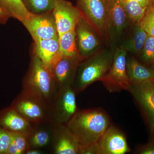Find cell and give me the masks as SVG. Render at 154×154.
<instances>
[{"label": "cell", "instance_id": "obj_1", "mask_svg": "<svg viewBox=\"0 0 154 154\" xmlns=\"http://www.w3.org/2000/svg\"><path fill=\"white\" fill-rule=\"evenodd\" d=\"M66 125L78 140L80 150L96 143L110 125V121L102 109H78Z\"/></svg>", "mask_w": 154, "mask_h": 154}, {"label": "cell", "instance_id": "obj_2", "mask_svg": "<svg viewBox=\"0 0 154 154\" xmlns=\"http://www.w3.org/2000/svg\"><path fill=\"white\" fill-rule=\"evenodd\" d=\"M115 48H102L80 63L72 87L76 94L82 92L91 84L100 81L110 69Z\"/></svg>", "mask_w": 154, "mask_h": 154}, {"label": "cell", "instance_id": "obj_3", "mask_svg": "<svg viewBox=\"0 0 154 154\" xmlns=\"http://www.w3.org/2000/svg\"><path fill=\"white\" fill-rule=\"evenodd\" d=\"M22 86V90L38 96L51 106L58 92L51 70L34 53Z\"/></svg>", "mask_w": 154, "mask_h": 154}, {"label": "cell", "instance_id": "obj_4", "mask_svg": "<svg viewBox=\"0 0 154 154\" xmlns=\"http://www.w3.org/2000/svg\"><path fill=\"white\" fill-rule=\"evenodd\" d=\"M11 107L35 125L51 122V106L38 96L23 90Z\"/></svg>", "mask_w": 154, "mask_h": 154}, {"label": "cell", "instance_id": "obj_5", "mask_svg": "<svg viewBox=\"0 0 154 154\" xmlns=\"http://www.w3.org/2000/svg\"><path fill=\"white\" fill-rule=\"evenodd\" d=\"M132 24L120 0H107V26L110 46H117Z\"/></svg>", "mask_w": 154, "mask_h": 154}, {"label": "cell", "instance_id": "obj_6", "mask_svg": "<svg viewBox=\"0 0 154 154\" xmlns=\"http://www.w3.org/2000/svg\"><path fill=\"white\" fill-rule=\"evenodd\" d=\"M127 54L126 51L116 46L111 66L100 80V82L110 93L129 91L131 85L126 70Z\"/></svg>", "mask_w": 154, "mask_h": 154}, {"label": "cell", "instance_id": "obj_7", "mask_svg": "<svg viewBox=\"0 0 154 154\" xmlns=\"http://www.w3.org/2000/svg\"><path fill=\"white\" fill-rule=\"evenodd\" d=\"M82 16L108 43L107 26V0H76Z\"/></svg>", "mask_w": 154, "mask_h": 154}, {"label": "cell", "instance_id": "obj_8", "mask_svg": "<svg viewBox=\"0 0 154 154\" xmlns=\"http://www.w3.org/2000/svg\"><path fill=\"white\" fill-rule=\"evenodd\" d=\"M78 53L84 60L102 48V37L95 28L82 16L75 28Z\"/></svg>", "mask_w": 154, "mask_h": 154}, {"label": "cell", "instance_id": "obj_9", "mask_svg": "<svg viewBox=\"0 0 154 154\" xmlns=\"http://www.w3.org/2000/svg\"><path fill=\"white\" fill-rule=\"evenodd\" d=\"M75 92L70 87L58 91L51 105V122L54 125L66 124L76 113Z\"/></svg>", "mask_w": 154, "mask_h": 154}, {"label": "cell", "instance_id": "obj_10", "mask_svg": "<svg viewBox=\"0 0 154 154\" xmlns=\"http://www.w3.org/2000/svg\"><path fill=\"white\" fill-rule=\"evenodd\" d=\"M22 23L33 40L50 39L58 36L52 11L40 14L30 12Z\"/></svg>", "mask_w": 154, "mask_h": 154}, {"label": "cell", "instance_id": "obj_11", "mask_svg": "<svg viewBox=\"0 0 154 154\" xmlns=\"http://www.w3.org/2000/svg\"><path fill=\"white\" fill-rule=\"evenodd\" d=\"M52 12L58 36L75 29L82 16L76 6L67 0H54Z\"/></svg>", "mask_w": 154, "mask_h": 154}, {"label": "cell", "instance_id": "obj_12", "mask_svg": "<svg viewBox=\"0 0 154 154\" xmlns=\"http://www.w3.org/2000/svg\"><path fill=\"white\" fill-rule=\"evenodd\" d=\"M82 61L80 57H61L54 63L51 71L58 91L72 87L78 66Z\"/></svg>", "mask_w": 154, "mask_h": 154}, {"label": "cell", "instance_id": "obj_13", "mask_svg": "<svg viewBox=\"0 0 154 154\" xmlns=\"http://www.w3.org/2000/svg\"><path fill=\"white\" fill-rule=\"evenodd\" d=\"M128 91L143 111L152 130L154 128V81L131 84Z\"/></svg>", "mask_w": 154, "mask_h": 154}, {"label": "cell", "instance_id": "obj_14", "mask_svg": "<svg viewBox=\"0 0 154 154\" xmlns=\"http://www.w3.org/2000/svg\"><path fill=\"white\" fill-rule=\"evenodd\" d=\"M96 144L99 154H124L130 151L124 134L112 125H109Z\"/></svg>", "mask_w": 154, "mask_h": 154}, {"label": "cell", "instance_id": "obj_15", "mask_svg": "<svg viewBox=\"0 0 154 154\" xmlns=\"http://www.w3.org/2000/svg\"><path fill=\"white\" fill-rule=\"evenodd\" d=\"M51 153L79 154L80 146L78 140L66 124L54 125Z\"/></svg>", "mask_w": 154, "mask_h": 154}, {"label": "cell", "instance_id": "obj_16", "mask_svg": "<svg viewBox=\"0 0 154 154\" xmlns=\"http://www.w3.org/2000/svg\"><path fill=\"white\" fill-rule=\"evenodd\" d=\"M36 125L11 107L0 113V127L13 133L30 134Z\"/></svg>", "mask_w": 154, "mask_h": 154}, {"label": "cell", "instance_id": "obj_17", "mask_svg": "<svg viewBox=\"0 0 154 154\" xmlns=\"http://www.w3.org/2000/svg\"><path fill=\"white\" fill-rule=\"evenodd\" d=\"M58 36L50 39L34 40L33 53L51 70L58 60L61 57L60 52Z\"/></svg>", "mask_w": 154, "mask_h": 154}, {"label": "cell", "instance_id": "obj_18", "mask_svg": "<svg viewBox=\"0 0 154 154\" xmlns=\"http://www.w3.org/2000/svg\"><path fill=\"white\" fill-rule=\"evenodd\" d=\"M148 34L139 23L132 24L126 35L117 46L127 53L139 55Z\"/></svg>", "mask_w": 154, "mask_h": 154}, {"label": "cell", "instance_id": "obj_19", "mask_svg": "<svg viewBox=\"0 0 154 154\" xmlns=\"http://www.w3.org/2000/svg\"><path fill=\"white\" fill-rule=\"evenodd\" d=\"M126 70L130 85L154 81V69L144 65L133 56H127Z\"/></svg>", "mask_w": 154, "mask_h": 154}, {"label": "cell", "instance_id": "obj_20", "mask_svg": "<svg viewBox=\"0 0 154 154\" xmlns=\"http://www.w3.org/2000/svg\"><path fill=\"white\" fill-rule=\"evenodd\" d=\"M54 126L51 122L36 125L29 135V149L42 150L48 146L51 147Z\"/></svg>", "mask_w": 154, "mask_h": 154}, {"label": "cell", "instance_id": "obj_21", "mask_svg": "<svg viewBox=\"0 0 154 154\" xmlns=\"http://www.w3.org/2000/svg\"><path fill=\"white\" fill-rule=\"evenodd\" d=\"M0 8L9 18L14 17L22 23L30 13L23 0H0Z\"/></svg>", "mask_w": 154, "mask_h": 154}, {"label": "cell", "instance_id": "obj_22", "mask_svg": "<svg viewBox=\"0 0 154 154\" xmlns=\"http://www.w3.org/2000/svg\"><path fill=\"white\" fill-rule=\"evenodd\" d=\"M58 42L61 57H80L77 50L75 29L59 36Z\"/></svg>", "mask_w": 154, "mask_h": 154}, {"label": "cell", "instance_id": "obj_23", "mask_svg": "<svg viewBox=\"0 0 154 154\" xmlns=\"http://www.w3.org/2000/svg\"><path fill=\"white\" fill-rule=\"evenodd\" d=\"M127 15L133 24L139 23L145 14L146 8H143L136 0H120Z\"/></svg>", "mask_w": 154, "mask_h": 154}, {"label": "cell", "instance_id": "obj_24", "mask_svg": "<svg viewBox=\"0 0 154 154\" xmlns=\"http://www.w3.org/2000/svg\"><path fill=\"white\" fill-rule=\"evenodd\" d=\"M30 134L14 133L6 154H25L29 148L28 140Z\"/></svg>", "mask_w": 154, "mask_h": 154}, {"label": "cell", "instance_id": "obj_25", "mask_svg": "<svg viewBox=\"0 0 154 154\" xmlns=\"http://www.w3.org/2000/svg\"><path fill=\"white\" fill-rule=\"evenodd\" d=\"M27 8L30 12L40 14L52 11L54 0H23Z\"/></svg>", "mask_w": 154, "mask_h": 154}, {"label": "cell", "instance_id": "obj_26", "mask_svg": "<svg viewBox=\"0 0 154 154\" xmlns=\"http://www.w3.org/2000/svg\"><path fill=\"white\" fill-rule=\"evenodd\" d=\"M139 55L143 62L152 65L154 63V36L148 35Z\"/></svg>", "mask_w": 154, "mask_h": 154}, {"label": "cell", "instance_id": "obj_27", "mask_svg": "<svg viewBox=\"0 0 154 154\" xmlns=\"http://www.w3.org/2000/svg\"><path fill=\"white\" fill-rule=\"evenodd\" d=\"M139 24L148 35L154 36V5L147 8Z\"/></svg>", "mask_w": 154, "mask_h": 154}, {"label": "cell", "instance_id": "obj_28", "mask_svg": "<svg viewBox=\"0 0 154 154\" xmlns=\"http://www.w3.org/2000/svg\"><path fill=\"white\" fill-rule=\"evenodd\" d=\"M14 133L0 127V154H6Z\"/></svg>", "mask_w": 154, "mask_h": 154}, {"label": "cell", "instance_id": "obj_29", "mask_svg": "<svg viewBox=\"0 0 154 154\" xmlns=\"http://www.w3.org/2000/svg\"><path fill=\"white\" fill-rule=\"evenodd\" d=\"M138 153L140 154H154V141L141 148Z\"/></svg>", "mask_w": 154, "mask_h": 154}, {"label": "cell", "instance_id": "obj_30", "mask_svg": "<svg viewBox=\"0 0 154 154\" xmlns=\"http://www.w3.org/2000/svg\"><path fill=\"white\" fill-rule=\"evenodd\" d=\"M143 8H147L151 6L153 3L154 0H136Z\"/></svg>", "mask_w": 154, "mask_h": 154}, {"label": "cell", "instance_id": "obj_31", "mask_svg": "<svg viewBox=\"0 0 154 154\" xmlns=\"http://www.w3.org/2000/svg\"><path fill=\"white\" fill-rule=\"evenodd\" d=\"M9 17L5 13L2 9L0 8V23L3 24L7 22Z\"/></svg>", "mask_w": 154, "mask_h": 154}, {"label": "cell", "instance_id": "obj_32", "mask_svg": "<svg viewBox=\"0 0 154 154\" xmlns=\"http://www.w3.org/2000/svg\"><path fill=\"white\" fill-rule=\"evenodd\" d=\"M42 150L37 149L30 148L25 152V154H42L43 153Z\"/></svg>", "mask_w": 154, "mask_h": 154}, {"label": "cell", "instance_id": "obj_33", "mask_svg": "<svg viewBox=\"0 0 154 154\" xmlns=\"http://www.w3.org/2000/svg\"><path fill=\"white\" fill-rule=\"evenodd\" d=\"M151 132L152 133V135L153 140V141H154V128L152 130Z\"/></svg>", "mask_w": 154, "mask_h": 154}, {"label": "cell", "instance_id": "obj_34", "mask_svg": "<svg viewBox=\"0 0 154 154\" xmlns=\"http://www.w3.org/2000/svg\"><path fill=\"white\" fill-rule=\"evenodd\" d=\"M152 66H153L152 67V68L153 69H154V63L153 64Z\"/></svg>", "mask_w": 154, "mask_h": 154}, {"label": "cell", "instance_id": "obj_35", "mask_svg": "<svg viewBox=\"0 0 154 154\" xmlns=\"http://www.w3.org/2000/svg\"><path fill=\"white\" fill-rule=\"evenodd\" d=\"M154 5V1H153V4L152 5Z\"/></svg>", "mask_w": 154, "mask_h": 154}]
</instances>
